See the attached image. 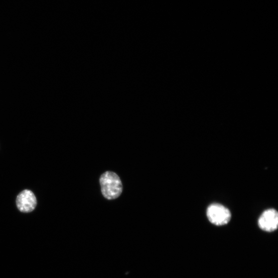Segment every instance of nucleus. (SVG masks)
<instances>
[{
    "instance_id": "nucleus-3",
    "label": "nucleus",
    "mask_w": 278,
    "mask_h": 278,
    "mask_svg": "<svg viewBox=\"0 0 278 278\" xmlns=\"http://www.w3.org/2000/svg\"><path fill=\"white\" fill-rule=\"evenodd\" d=\"M37 204L36 197L32 191L25 190L20 193L16 198L18 209L24 213L33 211Z\"/></svg>"
},
{
    "instance_id": "nucleus-2",
    "label": "nucleus",
    "mask_w": 278,
    "mask_h": 278,
    "mask_svg": "<svg viewBox=\"0 0 278 278\" xmlns=\"http://www.w3.org/2000/svg\"><path fill=\"white\" fill-rule=\"evenodd\" d=\"M207 216L209 221L216 226H222L228 224L231 217L229 210L218 204H213L208 207Z\"/></svg>"
},
{
    "instance_id": "nucleus-1",
    "label": "nucleus",
    "mask_w": 278,
    "mask_h": 278,
    "mask_svg": "<svg viewBox=\"0 0 278 278\" xmlns=\"http://www.w3.org/2000/svg\"><path fill=\"white\" fill-rule=\"evenodd\" d=\"M102 192L104 196L108 200L118 197L122 191V185L120 178L115 173L107 172L100 178Z\"/></svg>"
},
{
    "instance_id": "nucleus-4",
    "label": "nucleus",
    "mask_w": 278,
    "mask_h": 278,
    "mask_svg": "<svg viewBox=\"0 0 278 278\" xmlns=\"http://www.w3.org/2000/svg\"><path fill=\"white\" fill-rule=\"evenodd\" d=\"M258 225L262 230L271 232L276 230L278 225V214L273 209L265 211L258 221Z\"/></svg>"
}]
</instances>
